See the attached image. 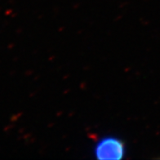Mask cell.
<instances>
[{"mask_svg":"<svg viewBox=\"0 0 160 160\" xmlns=\"http://www.w3.org/2000/svg\"><path fill=\"white\" fill-rule=\"evenodd\" d=\"M125 152L124 142L114 137H104L94 148V154L98 159H122Z\"/></svg>","mask_w":160,"mask_h":160,"instance_id":"1","label":"cell"}]
</instances>
